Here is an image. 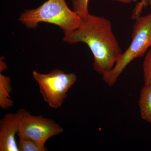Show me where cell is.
Here are the masks:
<instances>
[{"label": "cell", "instance_id": "9c48e42d", "mask_svg": "<svg viewBox=\"0 0 151 151\" xmlns=\"http://www.w3.org/2000/svg\"><path fill=\"white\" fill-rule=\"evenodd\" d=\"M18 148L19 151H47L45 147H42L29 139L19 137Z\"/></svg>", "mask_w": 151, "mask_h": 151}, {"label": "cell", "instance_id": "6da1fadb", "mask_svg": "<svg viewBox=\"0 0 151 151\" xmlns=\"http://www.w3.org/2000/svg\"><path fill=\"white\" fill-rule=\"evenodd\" d=\"M63 40L86 44L94 56V70L102 76L111 72L123 53L111 22L90 14L81 18L75 29L65 33Z\"/></svg>", "mask_w": 151, "mask_h": 151}, {"label": "cell", "instance_id": "3957f363", "mask_svg": "<svg viewBox=\"0 0 151 151\" xmlns=\"http://www.w3.org/2000/svg\"><path fill=\"white\" fill-rule=\"evenodd\" d=\"M129 47L123 52L113 69L103 76V81L113 86L126 67L135 58L142 56L151 47V14L136 19Z\"/></svg>", "mask_w": 151, "mask_h": 151}, {"label": "cell", "instance_id": "52a82bcc", "mask_svg": "<svg viewBox=\"0 0 151 151\" xmlns=\"http://www.w3.org/2000/svg\"><path fill=\"white\" fill-rule=\"evenodd\" d=\"M139 106L142 119L151 124V86L144 85L141 89Z\"/></svg>", "mask_w": 151, "mask_h": 151}, {"label": "cell", "instance_id": "7c38bea8", "mask_svg": "<svg viewBox=\"0 0 151 151\" xmlns=\"http://www.w3.org/2000/svg\"><path fill=\"white\" fill-rule=\"evenodd\" d=\"M149 0H142L140 3L138 4V5L141 8H143L147 4Z\"/></svg>", "mask_w": 151, "mask_h": 151}, {"label": "cell", "instance_id": "7a4b0ae2", "mask_svg": "<svg viewBox=\"0 0 151 151\" xmlns=\"http://www.w3.org/2000/svg\"><path fill=\"white\" fill-rule=\"evenodd\" d=\"M81 19L65 0H47L37 8L26 10L19 19L28 28H35L40 22L48 23L59 27L64 34L75 29Z\"/></svg>", "mask_w": 151, "mask_h": 151}, {"label": "cell", "instance_id": "5b68a950", "mask_svg": "<svg viewBox=\"0 0 151 151\" xmlns=\"http://www.w3.org/2000/svg\"><path fill=\"white\" fill-rule=\"evenodd\" d=\"M18 117L17 136L34 141L42 147L49 139L62 134L63 129L59 124L41 116L31 114L23 108L17 112Z\"/></svg>", "mask_w": 151, "mask_h": 151}, {"label": "cell", "instance_id": "8992f818", "mask_svg": "<svg viewBox=\"0 0 151 151\" xmlns=\"http://www.w3.org/2000/svg\"><path fill=\"white\" fill-rule=\"evenodd\" d=\"M19 129L17 114L9 113L0 121V151H19L16 139Z\"/></svg>", "mask_w": 151, "mask_h": 151}, {"label": "cell", "instance_id": "4fadbf2b", "mask_svg": "<svg viewBox=\"0 0 151 151\" xmlns=\"http://www.w3.org/2000/svg\"><path fill=\"white\" fill-rule=\"evenodd\" d=\"M7 68L6 65L5 63L3 62V60L1 59V65H0V71L1 72L3 70H5Z\"/></svg>", "mask_w": 151, "mask_h": 151}, {"label": "cell", "instance_id": "30bf717a", "mask_svg": "<svg viewBox=\"0 0 151 151\" xmlns=\"http://www.w3.org/2000/svg\"><path fill=\"white\" fill-rule=\"evenodd\" d=\"M121 2L128 4L132 2V0H113ZM89 0H72L73 11H74L81 18L89 14L88 5Z\"/></svg>", "mask_w": 151, "mask_h": 151}, {"label": "cell", "instance_id": "ba28073f", "mask_svg": "<svg viewBox=\"0 0 151 151\" xmlns=\"http://www.w3.org/2000/svg\"><path fill=\"white\" fill-rule=\"evenodd\" d=\"M12 92L10 78L0 73V107L3 110H8L13 106V101L10 95Z\"/></svg>", "mask_w": 151, "mask_h": 151}, {"label": "cell", "instance_id": "277c9868", "mask_svg": "<svg viewBox=\"0 0 151 151\" xmlns=\"http://www.w3.org/2000/svg\"><path fill=\"white\" fill-rule=\"evenodd\" d=\"M33 76L39 86L44 100L51 108L61 107L67 97V93L77 80L74 73H66L62 70L55 69L47 74L34 70Z\"/></svg>", "mask_w": 151, "mask_h": 151}, {"label": "cell", "instance_id": "8fae6325", "mask_svg": "<svg viewBox=\"0 0 151 151\" xmlns=\"http://www.w3.org/2000/svg\"><path fill=\"white\" fill-rule=\"evenodd\" d=\"M145 85L151 86V49L145 57L143 63Z\"/></svg>", "mask_w": 151, "mask_h": 151}]
</instances>
